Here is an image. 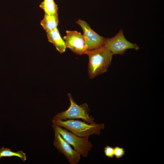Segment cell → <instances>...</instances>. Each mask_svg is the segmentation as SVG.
Masks as SVG:
<instances>
[{"label": "cell", "mask_w": 164, "mask_h": 164, "mask_svg": "<svg viewBox=\"0 0 164 164\" xmlns=\"http://www.w3.org/2000/svg\"><path fill=\"white\" fill-rule=\"evenodd\" d=\"M89 58L88 74L90 79L105 72L110 65L113 55L104 46L86 53Z\"/></svg>", "instance_id": "obj_1"}, {"label": "cell", "mask_w": 164, "mask_h": 164, "mask_svg": "<svg viewBox=\"0 0 164 164\" xmlns=\"http://www.w3.org/2000/svg\"><path fill=\"white\" fill-rule=\"evenodd\" d=\"M66 33L63 39L67 48L78 55L85 54L87 46L84 35L77 31L67 30Z\"/></svg>", "instance_id": "obj_6"}, {"label": "cell", "mask_w": 164, "mask_h": 164, "mask_svg": "<svg viewBox=\"0 0 164 164\" xmlns=\"http://www.w3.org/2000/svg\"><path fill=\"white\" fill-rule=\"evenodd\" d=\"M0 156L2 157H11L16 156L19 158L22 161L26 160V154L22 151L16 152L12 151L10 149L2 147L0 149Z\"/></svg>", "instance_id": "obj_11"}, {"label": "cell", "mask_w": 164, "mask_h": 164, "mask_svg": "<svg viewBox=\"0 0 164 164\" xmlns=\"http://www.w3.org/2000/svg\"><path fill=\"white\" fill-rule=\"evenodd\" d=\"M104 152L105 155L108 158H113L114 157V148L109 145H107L104 148Z\"/></svg>", "instance_id": "obj_14"}, {"label": "cell", "mask_w": 164, "mask_h": 164, "mask_svg": "<svg viewBox=\"0 0 164 164\" xmlns=\"http://www.w3.org/2000/svg\"><path fill=\"white\" fill-rule=\"evenodd\" d=\"M52 127L54 131L58 132L80 155L84 157L88 156L93 146L88 140L89 137L78 136L64 128L53 124Z\"/></svg>", "instance_id": "obj_4"}, {"label": "cell", "mask_w": 164, "mask_h": 164, "mask_svg": "<svg viewBox=\"0 0 164 164\" xmlns=\"http://www.w3.org/2000/svg\"><path fill=\"white\" fill-rule=\"evenodd\" d=\"M53 124L64 128L74 134L81 137H88L93 135H99L104 129V124H89L78 119L61 120L53 119Z\"/></svg>", "instance_id": "obj_2"}, {"label": "cell", "mask_w": 164, "mask_h": 164, "mask_svg": "<svg viewBox=\"0 0 164 164\" xmlns=\"http://www.w3.org/2000/svg\"><path fill=\"white\" fill-rule=\"evenodd\" d=\"M103 46L113 55H124L127 50L139 49L136 43H132L125 38L123 29L120 30L114 37L106 38Z\"/></svg>", "instance_id": "obj_5"}, {"label": "cell", "mask_w": 164, "mask_h": 164, "mask_svg": "<svg viewBox=\"0 0 164 164\" xmlns=\"http://www.w3.org/2000/svg\"><path fill=\"white\" fill-rule=\"evenodd\" d=\"M54 131V146L66 157L70 164H77L80 160V155L71 148L70 145L58 132Z\"/></svg>", "instance_id": "obj_8"}, {"label": "cell", "mask_w": 164, "mask_h": 164, "mask_svg": "<svg viewBox=\"0 0 164 164\" xmlns=\"http://www.w3.org/2000/svg\"><path fill=\"white\" fill-rule=\"evenodd\" d=\"M39 6L44 10L45 14L52 15L58 13V6L54 1L49 2L43 1Z\"/></svg>", "instance_id": "obj_12"}, {"label": "cell", "mask_w": 164, "mask_h": 164, "mask_svg": "<svg viewBox=\"0 0 164 164\" xmlns=\"http://www.w3.org/2000/svg\"><path fill=\"white\" fill-rule=\"evenodd\" d=\"M1 158V157L0 156V159Z\"/></svg>", "instance_id": "obj_16"}, {"label": "cell", "mask_w": 164, "mask_h": 164, "mask_svg": "<svg viewBox=\"0 0 164 164\" xmlns=\"http://www.w3.org/2000/svg\"><path fill=\"white\" fill-rule=\"evenodd\" d=\"M48 41L53 43L60 53L64 52L67 48L65 42L62 39L57 27L47 33Z\"/></svg>", "instance_id": "obj_9"}, {"label": "cell", "mask_w": 164, "mask_h": 164, "mask_svg": "<svg viewBox=\"0 0 164 164\" xmlns=\"http://www.w3.org/2000/svg\"><path fill=\"white\" fill-rule=\"evenodd\" d=\"M40 23L47 33L52 31L57 27L58 25V13L52 15L45 13L44 18Z\"/></svg>", "instance_id": "obj_10"}, {"label": "cell", "mask_w": 164, "mask_h": 164, "mask_svg": "<svg viewBox=\"0 0 164 164\" xmlns=\"http://www.w3.org/2000/svg\"><path fill=\"white\" fill-rule=\"evenodd\" d=\"M44 1L47 2L53 1L54 0H44Z\"/></svg>", "instance_id": "obj_15"}, {"label": "cell", "mask_w": 164, "mask_h": 164, "mask_svg": "<svg viewBox=\"0 0 164 164\" xmlns=\"http://www.w3.org/2000/svg\"><path fill=\"white\" fill-rule=\"evenodd\" d=\"M76 23L81 27L87 46V51L103 46L105 38L99 35L93 30L85 21L79 19Z\"/></svg>", "instance_id": "obj_7"}, {"label": "cell", "mask_w": 164, "mask_h": 164, "mask_svg": "<svg viewBox=\"0 0 164 164\" xmlns=\"http://www.w3.org/2000/svg\"><path fill=\"white\" fill-rule=\"evenodd\" d=\"M125 152L123 148L118 146L114 147V156L117 159L122 158L125 155Z\"/></svg>", "instance_id": "obj_13"}, {"label": "cell", "mask_w": 164, "mask_h": 164, "mask_svg": "<svg viewBox=\"0 0 164 164\" xmlns=\"http://www.w3.org/2000/svg\"><path fill=\"white\" fill-rule=\"evenodd\" d=\"M68 96L70 102L69 108L56 114L53 119L65 120L80 119L89 124L95 123L94 118L90 115V110L87 104L79 105L75 102L70 93L68 94Z\"/></svg>", "instance_id": "obj_3"}]
</instances>
